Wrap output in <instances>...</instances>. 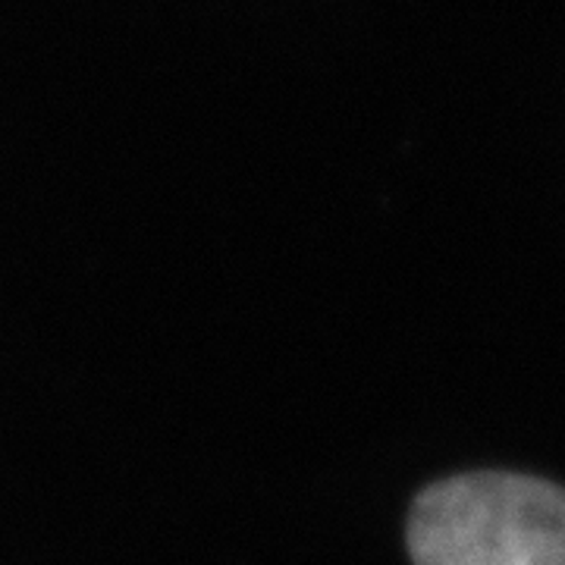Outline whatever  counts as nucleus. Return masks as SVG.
<instances>
[{
  "instance_id": "f257e3e1",
  "label": "nucleus",
  "mask_w": 565,
  "mask_h": 565,
  "mask_svg": "<svg viewBox=\"0 0 565 565\" xmlns=\"http://www.w3.org/2000/svg\"><path fill=\"white\" fill-rule=\"evenodd\" d=\"M415 565H565L563 487L481 471L427 487L408 515Z\"/></svg>"
}]
</instances>
